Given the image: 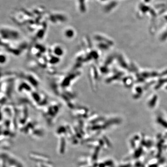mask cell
Returning <instances> with one entry per match:
<instances>
[{"instance_id":"6da1fadb","label":"cell","mask_w":167,"mask_h":167,"mask_svg":"<svg viewBox=\"0 0 167 167\" xmlns=\"http://www.w3.org/2000/svg\"><path fill=\"white\" fill-rule=\"evenodd\" d=\"M29 157L31 159L33 160L38 161L42 162H49V158L48 157L44 156L42 154H39L30 153L29 155Z\"/></svg>"},{"instance_id":"7a4b0ae2","label":"cell","mask_w":167,"mask_h":167,"mask_svg":"<svg viewBox=\"0 0 167 167\" xmlns=\"http://www.w3.org/2000/svg\"><path fill=\"white\" fill-rule=\"evenodd\" d=\"M65 148V140L63 137L61 139L60 143V152L61 154L64 153Z\"/></svg>"}]
</instances>
